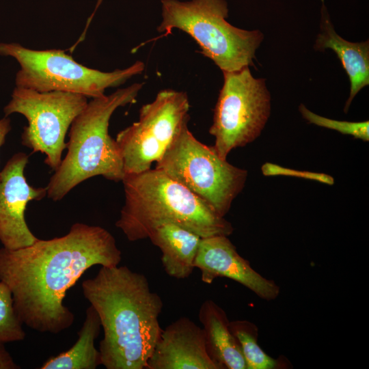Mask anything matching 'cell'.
I'll use <instances>...</instances> for the list:
<instances>
[{
    "mask_svg": "<svg viewBox=\"0 0 369 369\" xmlns=\"http://www.w3.org/2000/svg\"><path fill=\"white\" fill-rule=\"evenodd\" d=\"M299 109L303 118L310 124L335 130L364 141L369 140V122L368 120L355 122L327 118L314 113L303 104L299 105Z\"/></svg>",
    "mask_w": 369,
    "mask_h": 369,
    "instance_id": "obj_20",
    "label": "cell"
},
{
    "mask_svg": "<svg viewBox=\"0 0 369 369\" xmlns=\"http://www.w3.org/2000/svg\"><path fill=\"white\" fill-rule=\"evenodd\" d=\"M10 130V120L5 116L0 120V148L4 144L5 137Z\"/></svg>",
    "mask_w": 369,
    "mask_h": 369,
    "instance_id": "obj_23",
    "label": "cell"
},
{
    "mask_svg": "<svg viewBox=\"0 0 369 369\" xmlns=\"http://www.w3.org/2000/svg\"><path fill=\"white\" fill-rule=\"evenodd\" d=\"M125 202L115 226L130 241L148 238L159 226L173 223L202 238L233 231L232 224L206 202L157 169L125 174Z\"/></svg>",
    "mask_w": 369,
    "mask_h": 369,
    "instance_id": "obj_3",
    "label": "cell"
},
{
    "mask_svg": "<svg viewBox=\"0 0 369 369\" xmlns=\"http://www.w3.org/2000/svg\"><path fill=\"white\" fill-rule=\"evenodd\" d=\"M162 20L157 31L163 36L181 30L199 45L201 53L222 72L253 65L264 36L258 29L245 30L229 23L225 0H161Z\"/></svg>",
    "mask_w": 369,
    "mask_h": 369,
    "instance_id": "obj_5",
    "label": "cell"
},
{
    "mask_svg": "<svg viewBox=\"0 0 369 369\" xmlns=\"http://www.w3.org/2000/svg\"><path fill=\"white\" fill-rule=\"evenodd\" d=\"M143 85L135 83L87 102L70 127L66 154L46 187L49 198L59 201L77 185L96 176L122 181V159L115 139L109 134V120L118 108L136 100Z\"/></svg>",
    "mask_w": 369,
    "mask_h": 369,
    "instance_id": "obj_4",
    "label": "cell"
},
{
    "mask_svg": "<svg viewBox=\"0 0 369 369\" xmlns=\"http://www.w3.org/2000/svg\"><path fill=\"white\" fill-rule=\"evenodd\" d=\"M82 290L103 329L101 365L107 369L146 368L162 331L159 317L163 307L147 277L126 266H101L95 277L83 282Z\"/></svg>",
    "mask_w": 369,
    "mask_h": 369,
    "instance_id": "obj_2",
    "label": "cell"
},
{
    "mask_svg": "<svg viewBox=\"0 0 369 369\" xmlns=\"http://www.w3.org/2000/svg\"><path fill=\"white\" fill-rule=\"evenodd\" d=\"M198 318L203 325L206 351L219 369H247L238 343L229 329L226 312L213 300L204 301Z\"/></svg>",
    "mask_w": 369,
    "mask_h": 369,
    "instance_id": "obj_15",
    "label": "cell"
},
{
    "mask_svg": "<svg viewBox=\"0 0 369 369\" xmlns=\"http://www.w3.org/2000/svg\"><path fill=\"white\" fill-rule=\"evenodd\" d=\"M121 260V251L108 230L75 223L63 236L38 238L18 249L0 248V281L10 290L23 325L57 334L74 320L64 304L68 290L92 266L114 267Z\"/></svg>",
    "mask_w": 369,
    "mask_h": 369,
    "instance_id": "obj_1",
    "label": "cell"
},
{
    "mask_svg": "<svg viewBox=\"0 0 369 369\" xmlns=\"http://www.w3.org/2000/svg\"><path fill=\"white\" fill-rule=\"evenodd\" d=\"M87 102V98L81 94L39 92L16 87L3 111L6 117L17 113L26 118L28 124L23 128L22 144L33 152L44 154V163L55 171L67 147L65 137L68 128Z\"/></svg>",
    "mask_w": 369,
    "mask_h": 369,
    "instance_id": "obj_9",
    "label": "cell"
},
{
    "mask_svg": "<svg viewBox=\"0 0 369 369\" xmlns=\"http://www.w3.org/2000/svg\"><path fill=\"white\" fill-rule=\"evenodd\" d=\"M102 1L103 0H97L94 10L93 13L90 15V16L88 18L87 21L86 23L85 27L83 33H81V36L79 37V40L77 41V42L78 44H79L81 42H82L85 39V36L87 28H88V27H89L92 20L96 12L97 11L98 8H99L100 4L102 3Z\"/></svg>",
    "mask_w": 369,
    "mask_h": 369,
    "instance_id": "obj_24",
    "label": "cell"
},
{
    "mask_svg": "<svg viewBox=\"0 0 369 369\" xmlns=\"http://www.w3.org/2000/svg\"><path fill=\"white\" fill-rule=\"evenodd\" d=\"M146 369H219L208 355L204 330L182 316L162 329Z\"/></svg>",
    "mask_w": 369,
    "mask_h": 369,
    "instance_id": "obj_13",
    "label": "cell"
},
{
    "mask_svg": "<svg viewBox=\"0 0 369 369\" xmlns=\"http://www.w3.org/2000/svg\"><path fill=\"white\" fill-rule=\"evenodd\" d=\"M229 329L238 343L247 369L278 368L277 360L268 355L258 345V329L254 323L246 320L230 321Z\"/></svg>",
    "mask_w": 369,
    "mask_h": 369,
    "instance_id": "obj_18",
    "label": "cell"
},
{
    "mask_svg": "<svg viewBox=\"0 0 369 369\" xmlns=\"http://www.w3.org/2000/svg\"><path fill=\"white\" fill-rule=\"evenodd\" d=\"M223 74L209 133L215 139V150L226 159L233 149L260 135L270 115L271 95L265 79L255 78L249 66Z\"/></svg>",
    "mask_w": 369,
    "mask_h": 369,
    "instance_id": "obj_8",
    "label": "cell"
},
{
    "mask_svg": "<svg viewBox=\"0 0 369 369\" xmlns=\"http://www.w3.org/2000/svg\"><path fill=\"white\" fill-rule=\"evenodd\" d=\"M20 368L10 353L6 350L4 344L0 343V369Z\"/></svg>",
    "mask_w": 369,
    "mask_h": 369,
    "instance_id": "obj_22",
    "label": "cell"
},
{
    "mask_svg": "<svg viewBox=\"0 0 369 369\" xmlns=\"http://www.w3.org/2000/svg\"><path fill=\"white\" fill-rule=\"evenodd\" d=\"M322 10L320 29L314 49L318 51L331 49L340 59L351 83L349 97L344 108L347 113L357 94L369 84V42H351L343 39L335 31L324 5Z\"/></svg>",
    "mask_w": 369,
    "mask_h": 369,
    "instance_id": "obj_14",
    "label": "cell"
},
{
    "mask_svg": "<svg viewBox=\"0 0 369 369\" xmlns=\"http://www.w3.org/2000/svg\"><path fill=\"white\" fill-rule=\"evenodd\" d=\"M0 55L14 58L20 66L16 87L39 92H70L91 98L105 95L106 89L124 84L145 68L143 62L137 61L126 68L103 72L81 64L64 51L33 50L18 43H0Z\"/></svg>",
    "mask_w": 369,
    "mask_h": 369,
    "instance_id": "obj_7",
    "label": "cell"
},
{
    "mask_svg": "<svg viewBox=\"0 0 369 369\" xmlns=\"http://www.w3.org/2000/svg\"><path fill=\"white\" fill-rule=\"evenodd\" d=\"M23 325L14 308L10 290L0 281V343L25 340Z\"/></svg>",
    "mask_w": 369,
    "mask_h": 369,
    "instance_id": "obj_19",
    "label": "cell"
},
{
    "mask_svg": "<svg viewBox=\"0 0 369 369\" xmlns=\"http://www.w3.org/2000/svg\"><path fill=\"white\" fill-rule=\"evenodd\" d=\"M190 104L186 92L167 89L141 107L138 121L119 132L118 146L125 174L150 169L188 123Z\"/></svg>",
    "mask_w": 369,
    "mask_h": 369,
    "instance_id": "obj_10",
    "label": "cell"
},
{
    "mask_svg": "<svg viewBox=\"0 0 369 369\" xmlns=\"http://www.w3.org/2000/svg\"><path fill=\"white\" fill-rule=\"evenodd\" d=\"M28 161L27 154L16 153L0 172V242L8 249L29 246L38 239L29 228L25 213L29 202L46 195V188L27 182L24 171Z\"/></svg>",
    "mask_w": 369,
    "mask_h": 369,
    "instance_id": "obj_11",
    "label": "cell"
},
{
    "mask_svg": "<svg viewBox=\"0 0 369 369\" xmlns=\"http://www.w3.org/2000/svg\"><path fill=\"white\" fill-rule=\"evenodd\" d=\"M148 238L160 249L162 265L169 276L183 279L191 275L201 236L180 226L166 223L154 229Z\"/></svg>",
    "mask_w": 369,
    "mask_h": 369,
    "instance_id": "obj_16",
    "label": "cell"
},
{
    "mask_svg": "<svg viewBox=\"0 0 369 369\" xmlns=\"http://www.w3.org/2000/svg\"><path fill=\"white\" fill-rule=\"evenodd\" d=\"M201 279L211 284L217 277H227L243 285L261 299L272 301L280 292L279 286L262 277L241 256L227 236L202 238L194 261Z\"/></svg>",
    "mask_w": 369,
    "mask_h": 369,
    "instance_id": "obj_12",
    "label": "cell"
},
{
    "mask_svg": "<svg viewBox=\"0 0 369 369\" xmlns=\"http://www.w3.org/2000/svg\"><path fill=\"white\" fill-rule=\"evenodd\" d=\"M101 328L99 316L90 305L85 320L78 332V339L68 351L51 357L40 367L42 369H95L101 365L100 354L94 345Z\"/></svg>",
    "mask_w": 369,
    "mask_h": 369,
    "instance_id": "obj_17",
    "label": "cell"
},
{
    "mask_svg": "<svg viewBox=\"0 0 369 369\" xmlns=\"http://www.w3.org/2000/svg\"><path fill=\"white\" fill-rule=\"evenodd\" d=\"M262 171L265 176L289 175L316 180L321 182L332 184L333 179L329 175L316 174L308 172H299L294 169L284 168L275 164L267 163L262 167Z\"/></svg>",
    "mask_w": 369,
    "mask_h": 369,
    "instance_id": "obj_21",
    "label": "cell"
},
{
    "mask_svg": "<svg viewBox=\"0 0 369 369\" xmlns=\"http://www.w3.org/2000/svg\"><path fill=\"white\" fill-rule=\"evenodd\" d=\"M164 172L224 217L243 190L247 172L219 156L213 146L198 141L185 124L156 163Z\"/></svg>",
    "mask_w": 369,
    "mask_h": 369,
    "instance_id": "obj_6",
    "label": "cell"
}]
</instances>
